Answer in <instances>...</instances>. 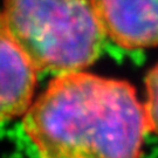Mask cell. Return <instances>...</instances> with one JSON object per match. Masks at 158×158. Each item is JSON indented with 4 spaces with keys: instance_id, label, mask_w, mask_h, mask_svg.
<instances>
[{
    "instance_id": "2",
    "label": "cell",
    "mask_w": 158,
    "mask_h": 158,
    "mask_svg": "<svg viewBox=\"0 0 158 158\" xmlns=\"http://www.w3.org/2000/svg\"><path fill=\"white\" fill-rule=\"evenodd\" d=\"M0 27L38 72L55 75L87 69L107 38L91 0H4Z\"/></svg>"
},
{
    "instance_id": "3",
    "label": "cell",
    "mask_w": 158,
    "mask_h": 158,
    "mask_svg": "<svg viewBox=\"0 0 158 158\" xmlns=\"http://www.w3.org/2000/svg\"><path fill=\"white\" fill-rule=\"evenodd\" d=\"M104 33L121 48L158 46V0H91Z\"/></svg>"
},
{
    "instance_id": "4",
    "label": "cell",
    "mask_w": 158,
    "mask_h": 158,
    "mask_svg": "<svg viewBox=\"0 0 158 158\" xmlns=\"http://www.w3.org/2000/svg\"><path fill=\"white\" fill-rule=\"evenodd\" d=\"M38 70L0 27V123L23 116L33 103Z\"/></svg>"
},
{
    "instance_id": "5",
    "label": "cell",
    "mask_w": 158,
    "mask_h": 158,
    "mask_svg": "<svg viewBox=\"0 0 158 158\" xmlns=\"http://www.w3.org/2000/svg\"><path fill=\"white\" fill-rule=\"evenodd\" d=\"M145 101L144 110L147 115L149 131L158 137V63H156L145 75Z\"/></svg>"
},
{
    "instance_id": "1",
    "label": "cell",
    "mask_w": 158,
    "mask_h": 158,
    "mask_svg": "<svg viewBox=\"0 0 158 158\" xmlns=\"http://www.w3.org/2000/svg\"><path fill=\"white\" fill-rule=\"evenodd\" d=\"M40 158H142L149 134L128 81L85 70L55 75L23 115Z\"/></svg>"
}]
</instances>
